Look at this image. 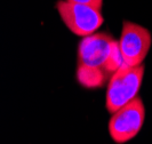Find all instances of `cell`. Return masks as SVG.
I'll list each match as a JSON object with an SVG mask.
<instances>
[{"label":"cell","mask_w":152,"mask_h":144,"mask_svg":"<svg viewBox=\"0 0 152 144\" xmlns=\"http://www.w3.org/2000/svg\"><path fill=\"white\" fill-rule=\"evenodd\" d=\"M143 76V64L136 67L122 64L117 71H114L107 85L105 99V106L110 113H113L114 111L136 97L142 85Z\"/></svg>","instance_id":"1"},{"label":"cell","mask_w":152,"mask_h":144,"mask_svg":"<svg viewBox=\"0 0 152 144\" xmlns=\"http://www.w3.org/2000/svg\"><path fill=\"white\" fill-rule=\"evenodd\" d=\"M56 10L69 30L83 38L95 33L104 23L101 10L91 6L58 0Z\"/></svg>","instance_id":"2"},{"label":"cell","mask_w":152,"mask_h":144,"mask_svg":"<svg viewBox=\"0 0 152 144\" xmlns=\"http://www.w3.org/2000/svg\"><path fill=\"white\" fill-rule=\"evenodd\" d=\"M145 119V107L138 96L112 113L109 133L115 143H125L134 138L141 130Z\"/></svg>","instance_id":"3"},{"label":"cell","mask_w":152,"mask_h":144,"mask_svg":"<svg viewBox=\"0 0 152 144\" xmlns=\"http://www.w3.org/2000/svg\"><path fill=\"white\" fill-rule=\"evenodd\" d=\"M152 37L150 31L136 23L124 22L118 46L124 64L136 67L142 64L150 50Z\"/></svg>","instance_id":"4"},{"label":"cell","mask_w":152,"mask_h":144,"mask_svg":"<svg viewBox=\"0 0 152 144\" xmlns=\"http://www.w3.org/2000/svg\"><path fill=\"white\" fill-rule=\"evenodd\" d=\"M114 41L110 34L104 32H95L84 37L78 47V65L105 71L104 68Z\"/></svg>","instance_id":"5"},{"label":"cell","mask_w":152,"mask_h":144,"mask_svg":"<svg viewBox=\"0 0 152 144\" xmlns=\"http://www.w3.org/2000/svg\"><path fill=\"white\" fill-rule=\"evenodd\" d=\"M107 77V73L101 69L85 68V67L78 65L77 78H78V81L85 87H88V88L101 87L105 83Z\"/></svg>","instance_id":"6"},{"label":"cell","mask_w":152,"mask_h":144,"mask_svg":"<svg viewBox=\"0 0 152 144\" xmlns=\"http://www.w3.org/2000/svg\"><path fill=\"white\" fill-rule=\"evenodd\" d=\"M122 64H124V61H122L121 53H120V49L118 46V41H114L113 46L111 48V52H110V55L107 57L105 68H104L105 72L107 75H112L114 71H117L121 67Z\"/></svg>","instance_id":"7"},{"label":"cell","mask_w":152,"mask_h":144,"mask_svg":"<svg viewBox=\"0 0 152 144\" xmlns=\"http://www.w3.org/2000/svg\"><path fill=\"white\" fill-rule=\"evenodd\" d=\"M69 2H73V4H80V5H86V6H91L96 9H102L103 6V0H66Z\"/></svg>","instance_id":"8"}]
</instances>
